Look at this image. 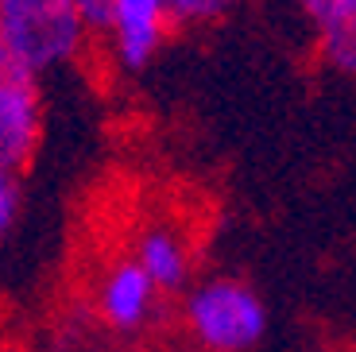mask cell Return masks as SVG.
Instances as JSON below:
<instances>
[{"label":"cell","instance_id":"3","mask_svg":"<svg viewBox=\"0 0 356 352\" xmlns=\"http://www.w3.org/2000/svg\"><path fill=\"white\" fill-rule=\"evenodd\" d=\"M167 294L159 291V282L136 264V255H113L93 279V314L101 317V326L113 329L120 337H136L159 317V306Z\"/></svg>","mask_w":356,"mask_h":352},{"label":"cell","instance_id":"1","mask_svg":"<svg viewBox=\"0 0 356 352\" xmlns=\"http://www.w3.org/2000/svg\"><path fill=\"white\" fill-rule=\"evenodd\" d=\"M178 321L197 352H256L267 337V302L248 279L205 275L182 291Z\"/></svg>","mask_w":356,"mask_h":352},{"label":"cell","instance_id":"5","mask_svg":"<svg viewBox=\"0 0 356 352\" xmlns=\"http://www.w3.org/2000/svg\"><path fill=\"white\" fill-rule=\"evenodd\" d=\"M43 89L31 74H8L0 78V167L24 175V167L39 155L43 143Z\"/></svg>","mask_w":356,"mask_h":352},{"label":"cell","instance_id":"10","mask_svg":"<svg viewBox=\"0 0 356 352\" xmlns=\"http://www.w3.org/2000/svg\"><path fill=\"white\" fill-rule=\"evenodd\" d=\"M74 8L81 12V19L89 24L93 35H101V27L108 19V8H113V0H74Z\"/></svg>","mask_w":356,"mask_h":352},{"label":"cell","instance_id":"4","mask_svg":"<svg viewBox=\"0 0 356 352\" xmlns=\"http://www.w3.org/2000/svg\"><path fill=\"white\" fill-rule=\"evenodd\" d=\"M170 31L175 19L167 0H113L97 39L116 74H143L159 58Z\"/></svg>","mask_w":356,"mask_h":352},{"label":"cell","instance_id":"8","mask_svg":"<svg viewBox=\"0 0 356 352\" xmlns=\"http://www.w3.org/2000/svg\"><path fill=\"white\" fill-rule=\"evenodd\" d=\"M244 0H167L175 27H213L225 24Z\"/></svg>","mask_w":356,"mask_h":352},{"label":"cell","instance_id":"11","mask_svg":"<svg viewBox=\"0 0 356 352\" xmlns=\"http://www.w3.org/2000/svg\"><path fill=\"white\" fill-rule=\"evenodd\" d=\"M321 352H325V349H321Z\"/></svg>","mask_w":356,"mask_h":352},{"label":"cell","instance_id":"2","mask_svg":"<svg viewBox=\"0 0 356 352\" xmlns=\"http://www.w3.org/2000/svg\"><path fill=\"white\" fill-rule=\"evenodd\" d=\"M0 39L31 78H43L78 62L93 31L74 0H0Z\"/></svg>","mask_w":356,"mask_h":352},{"label":"cell","instance_id":"7","mask_svg":"<svg viewBox=\"0 0 356 352\" xmlns=\"http://www.w3.org/2000/svg\"><path fill=\"white\" fill-rule=\"evenodd\" d=\"M314 54L330 74L356 81V0H298Z\"/></svg>","mask_w":356,"mask_h":352},{"label":"cell","instance_id":"9","mask_svg":"<svg viewBox=\"0 0 356 352\" xmlns=\"http://www.w3.org/2000/svg\"><path fill=\"white\" fill-rule=\"evenodd\" d=\"M19 209H24V182H19V170L0 167V244H4L8 232L16 229Z\"/></svg>","mask_w":356,"mask_h":352},{"label":"cell","instance_id":"6","mask_svg":"<svg viewBox=\"0 0 356 352\" xmlns=\"http://www.w3.org/2000/svg\"><path fill=\"white\" fill-rule=\"evenodd\" d=\"M132 255L159 282L163 294H182L194 282V240L175 221H143L132 237Z\"/></svg>","mask_w":356,"mask_h":352}]
</instances>
